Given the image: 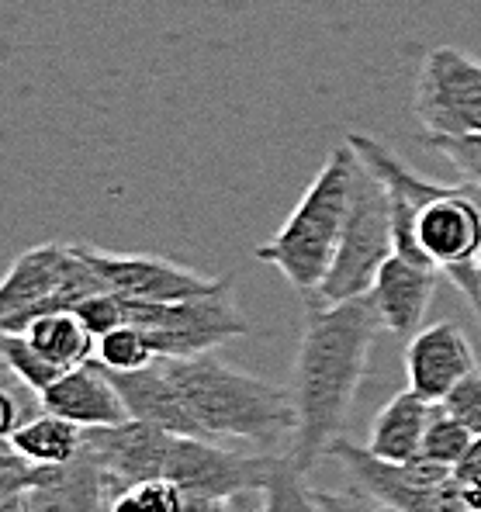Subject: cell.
Masks as SVG:
<instances>
[{"mask_svg":"<svg viewBox=\"0 0 481 512\" xmlns=\"http://www.w3.org/2000/svg\"><path fill=\"white\" fill-rule=\"evenodd\" d=\"M77 263V246L42 243L14 260L0 288V333H21L32 319L56 312V298L66 288Z\"/></svg>","mask_w":481,"mask_h":512,"instance_id":"10","label":"cell"},{"mask_svg":"<svg viewBox=\"0 0 481 512\" xmlns=\"http://www.w3.org/2000/svg\"><path fill=\"white\" fill-rule=\"evenodd\" d=\"M464 502H468L471 512H481V481L478 485H468L464 488Z\"/></svg>","mask_w":481,"mask_h":512,"instance_id":"29","label":"cell"},{"mask_svg":"<svg viewBox=\"0 0 481 512\" xmlns=\"http://www.w3.org/2000/svg\"><path fill=\"white\" fill-rule=\"evenodd\" d=\"M28 343L49 357L56 367L70 371V367L90 364V357H97V336L84 326L77 312H49L32 319L21 329Z\"/></svg>","mask_w":481,"mask_h":512,"instance_id":"18","label":"cell"},{"mask_svg":"<svg viewBox=\"0 0 481 512\" xmlns=\"http://www.w3.org/2000/svg\"><path fill=\"white\" fill-rule=\"evenodd\" d=\"M475 443V433L461 423L457 416H450L443 405H437L433 412V423L426 429V443H423V457L433 464H443V468H457L464 461V454Z\"/></svg>","mask_w":481,"mask_h":512,"instance_id":"22","label":"cell"},{"mask_svg":"<svg viewBox=\"0 0 481 512\" xmlns=\"http://www.w3.org/2000/svg\"><path fill=\"white\" fill-rule=\"evenodd\" d=\"M426 146L437 149V153L457 173H464L468 184H481V135H464V139H433V142H426Z\"/></svg>","mask_w":481,"mask_h":512,"instance_id":"25","label":"cell"},{"mask_svg":"<svg viewBox=\"0 0 481 512\" xmlns=\"http://www.w3.org/2000/svg\"><path fill=\"white\" fill-rule=\"evenodd\" d=\"M184 509H187V492L167 478L129 485L111 495L108 502V512H184Z\"/></svg>","mask_w":481,"mask_h":512,"instance_id":"23","label":"cell"},{"mask_svg":"<svg viewBox=\"0 0 481 512\" xmlns=\"http://www.w3.org/2000/svg\"><path fill=\"white\" fill-rule=\"evenodd\" d=\"M395 256L392 198L388 187L364 163H357L353 177L350 215L336 246L333 267L312 298V305H343L353 298H367L378 281L381 267Z\"/></svg>","mask_w":481,"mask_h":512,"instance_id":"5","label":"cell"},{"mask_svg":"<svg viewBox=\"0 0 481 512\" xmlns=\"http://www.w3.org/2000/svg\"><path fill=\"white\" fill-rule=\"evenodd\" d=\"M263 512H322L315 492L305 485V474L288 461V454L263 485Z\"/></svg>","mask_w":481,"mask_h":512,"instance_id":"21","label":"cell"},{"mask_svg":"<svg viewBox=\"0 0 481 512\" xmlns=\"http://www.w3.org/2000/svg\"><path fill=\"white\" fill-rule=\"evenodd\" d=\"M343 142L357 153L381 184L392 194H402L416 205V243L426 260L443 277L461 288L481 319V187L478 184H437V180L419 177L409 163H402L388 146H381L371 135L350 132Z\"/></svg>","mask_w":481,"mask_h":512,"instance_id":"2","label":"cell"},{"mask_svg":"<svg viewBox=\"0 0 481 512\" xmlns=\"http://www.w3.org/2000/svg\"><path fill=\"white\" fill-rule=\"evenodd\" d=\"M156 353L149 346L146 333L139 326H122L111 329L108 336L97 340V364L104 367L108 374H135L142 367L156 364Z\"/></svg>","mask_w":481,"mask_h":512,"instance_id":"20","label":"cell"},{"mask_svg":"<svg viewBox=\"0 0 481 512\" xmlns=\"http://www.w3.org/2000/svg\"><path fill=\"white\" fill-rule=\"evenodd\" d=\"M357 163L360 160L350 149V142L336 146L308 184L298 208L288 215V222L274 232V239L260 243L253 253L260 263L281 270L284 281L302 295H315L333 267L336 246H340L343 225L350 215Z\"/></svg>","mask_w":481,"mask_h":512,"instance_id":"4","label":"cell"},{"mask_svg":"<svg viewBox=\"0 0 481 512\" xmlns=\"http://www.w3.org/2000/svg\"><path fill=\"white\" fill-rule=\"evenodd\" d=\"M39 405L52 416H63L80 429H108L132 423V412L125 405L115 378L101 364L70 367L49 391L39 395Z\"/></svg>","mask_w":481,"mask_h":512,"instance_id":"13","label":"cell"},{"mask_svg":"<svg viewBox=\"0 0 481 512\" xmlns=\"http://www.w3.org/2000/svg\"><path fill=\"white\" fill-rule=\"evenodd\" d=\"M73 312L84 319V326L97 336V340H101V336H108L111 329L129 326V298L115 295V291H101V295L80 301Z\"/></svg>","mask_w":481,"mask_h":512,"instance_id":"24","label":"cell"},{"mask_svg":"<svg viewBox=\"0 0 481 512\" xmlns=\"http://www.w3.org/2000/svg\"><path fill=\"white\" fill-rule=\"evenodd\" d=\"M457 481H461V488L468 485H478L481 481V436H475V443H471V450L464 454V461L454 468Z\"/></svg>","mask_w":481,"mask_h":512,"instance_id":"28","label":"cell"},{"mask_svg":"<svg viewBox=\"0 0 481 512\" xmlns=\"http://www.w3.org/2000/svg\"><path fill=\"white\" fill-rule=\"evenodd\" d=\"M167 371L205 440H250L263 450L277 447V440H295L298 405L291 388L232 371L212 353L167 360Z\"/></svg>","mask_w":481,"mask_h":512,"instance_id":"3","label":"cell"},{"mask_svg":"<svg viewBox=\"0 0 481 512\" xmlns=\"http://www.w3.org/2000/svg\"><path fill=\"white\" fill-rule=\"evenodd\" d=\"M277 461L281 454H236V450H222V443L215 440L174 436L167 481H174L191 495H208V499L253 492L260 495Z\"/></svg>","mask_w":481,"mask_h":512,"instance_id":"9","label":"cell"},{"mask_svg":"<svg viewBox=\"0 0 481 512\" xmlns=\"http://www.w3.org/2000/svg\"><path fill=\"white\" fill-rule=\"evenodd\" d=\"M322 512H395L374 495L360 492V488H347V492H315Z\"/></svg>","mask_w":481,"mask_h":512,"instance_id":"27","label":"cell"},{"mask_svg":"<svg viewBox=\"0 0 481 512\" xmlns=\"http://www.w3.org/2000/svg\"><path fill=\"white\" fill-rule=\"evenodd\" d=\"M433 412L437 405L419 398L412 388L398 391L395 398H388L381 405V412L374 416L371 433H367L364 447L374 457L392 464H409L423 457V443H426V429L433 423Z\"/></svg>","mask_w":481,"mask_h":512,"instance_id":"16","label":"cell"},{"mask_svg":"<svg viewBox=\"0 0 481 512\" xmlns=\"http://www.w3.org/2000/svg\"><path fill=\"white\" fill-rule=\"evenodd\" d=\"M129 326H139L146 333L149 346L160 360L208 357L215 346L250 333V322L232 298L229 277H222V284L212 295L187 301L153 305V301L129 298Z\"/></svg>","mask_w":481,"mask_h":512,"instance_id":"6","label":"cell"},{"mask_svg":"<svg viewBox=\"0 0 481 512\" xmlns=\"http://www.w3.org/2000/svg\"><path fill=\"white\" fill-rule=\"evenodd\" d=\"M423 139L481 135V63L454 45H440L423 59L412 94Z\"/></svg>","mask_w":481,"mask_h":512,"instance_id":"8","label":"cell"},{"mask_svg":"<svg viewBox=\"0 0 481 512\" xmlns=\"http://www.w3.org/2000/svg\"><path fill=\"white\" fill-rule=\"evenodd\" d=\"M440 270L423 267V263H412L405 256H392V260L381 267L378 281L371 288V301L381 315V326L392 336L412 340V336L423 329V319L430 312L433 291L440 284Z\"/></svg>","mask_w":481,"mask_h":512,"instance_id":"14","label":"cell"},{"mask_svg":"<svg viewBox=\"0 0 481 512\" xmlns=\"http://www.w3.org/2000/svg\"><path fill=\"white\" fill-rule=\"evenodd\" d=\"M443 409H447L450 416L461 419V423L468 426L475 436H481V367L450 391L447 402H443Z\"/></svg>","mask_w":481,"mask_h":512,"instance_id":"26","label":"cell"},{"mask_svg":"<svg viewBox=\"0 0 481 512\" xmlns=\"http://www.w3.org/2000/svg\"><path fill=\"white\" fill-rule=\"evenodd\" d=\"M87 253H90V260H94L97 274L108 284V291L125 295L132 301L167 305V301L212 295L222 284V277H201L174 260H163V256L104 253V250H94V246H87Z\"/></svg>","mask_w":481,"mask_h":512,"instance_id":"11","label":"cell"},{"mask_svg":"<svg viewBox=\"0 0 481 512\" xmlns=\"http://www.w3.org/2000/svg\"><path fill=\"white\" fill-rule=\"evenodd\" d=\"M478 274H481V253H478Z\"/></svg>","mask_w":481,"mask_h":512,"instance_id":"30","label":"cell"},{"mask_svg":"<svg viewBox=\"0 0 481 512\" xmlns=\"http://www.w3.org/2000/svg\"><path fill=\"white\" fill-rule=\"evenodd\" d=\"M329 457L347 471L350 485L374 495L395 512H471L454 468H443L426 457L409 464H392L374 457L367 447L336 436Z\"/></svg>","mask_w":481,"mask_h":512,"instance_id":"7","label":"cell"},{"mask_svg":"<svg viewBox=\"0 0 481 512\" xmlns=\"http://www.w3.org/2000/svg\"><path fill=\"white\" fill-rule=\"evenodd\" d=\"M475 371H478V360L475 350H471V340L454 322H433V326L419 329L405 343L409 388L433 405L447 402L450 391Z\"/></svg>","mask_w":481,"mask_h":512,"instance_id":"12","label":"cell"},{"mask_svg":"<svg viewBox=\"0 0 481 512\" xmlns=\"http://www.w3.org/2000/svg\"><path fill=\"white\" fill-rule=\"evenodd\" d=\"M381 315L371 295L343 305L308 301L302 343H298L291 395L298 405V433L288 447V461L308 474L329 454L340 426L367 374V357L381 333Z\"/></svg>","mask_w":481,"mask_h":512,"instance_id":"1","label":"cell"},{"mask_svg":"<svg viewBox=\"0 0 481 512\" xmlns=\"http://www.w3.org/2000/svg\"><path fill=\"white\" fill-rule=\"evenodd\" d=\"M478 187H481V184H478Z\"/></svg>","mask_w":481,"mask_h":512,"instance_id":"31","label":"cell"},{"mask_svg":"<svg viewBox=\"0 0 481 512\" xmlns=\"http://www.w3.org/2000/svg\"><path fill=\"white\" fill-rule=\"evenodd\" d=\"M0 357H4L7 374L18 384H25L28 391H35V395L49 391L52 384L66 374L63 367H56L49 357H42L21 333H0Z\"/></svg>","mask_w":481,"mask_h":512,"instance_id":"19","label":"cell"},{"mask_svg":"<svg viewBox=\"0 0 481 512\" xmlns=\"http://www.w3.org/2000/svg\"><path fill=\"white\" fill-rule=\"evenodd\" d=\"M111 378H115L118 391H122L132 419L163 429V433L205 440L198 419L191 416V409H187V402L180 398L174 378H170L167 360H156V364L142 367V371H135V374H111Z\"/></svg>","mask_w":481,"mask_h":512,"instance_id":"15","label":"cell"},{"mask_svg":"<svg viewBox=\"0 0 481 512\" xmlns=\"http://www.w3.org/2000/svg\"><path fill=\"white\" fill-rule=\"evenodd\" d=\"M4 440L7 450H14L21 461L35 464V468H70L84 457L87 429L42 409Z\"/></svg>","mask_w":481,"mask_h":512,"instance_id":"17","label":"cell"}]
</instances>
